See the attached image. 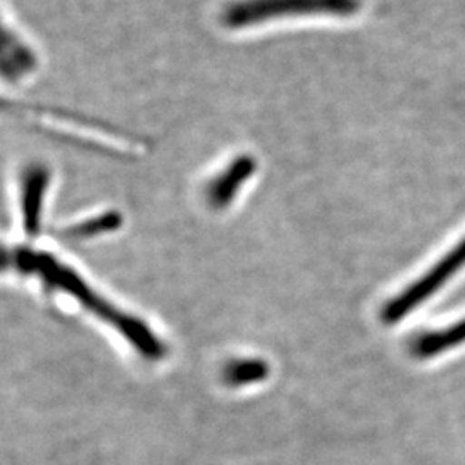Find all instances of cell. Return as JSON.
Wrapping results in <instances>:
<instances>
[{"label": "cell", "mask_w": 465, "mask_h": 465, "mask_svg": "<svg viewBox=\"0 0 465 465\" xmlns=\"http://www.w3.org/2000/svg\"><path fill=\"white\" fill-rule=\"evenodd\" d=\"M362 0H234L224 13L228 28H247L288 16H353Z\"/></svg>", "instance_id": "obj_1"}, {"label": "cell", "mask_w": 465, "mask_h": 465, "mask_svg": "<svg viewBox=\"0 0 465 465\" xmlns=\"http://www.w3.org/2000/svg\"><path fill=\"white\" fill-rule=\"evenodd\" d=\"M465 266V236L450 250L449 253L436 262L419 282L411 284L401 295L391 300L386 309L382 319L390 324L399 322L401 317L409 316L422 302L432 297L450 278L459 272Z\"/></svg>", "instance_id": "obj_2"}, {"label": "cell", "mask_w": 465, "mask_h": 465, "mask_svg": "<svg viewBox=\"0 0 465 465\" xmlns=\"http://www.w3.org/2000/svg\"><path fill=\"white\" fill-rule=\"evenodd\" d=\"M255 171V163L252 157H240L232 161L226 171H223L217 178L213 180V183L207 188V199L214 207H224L228 205L236 192L243 186V183L249 180L250 176Z\"/></svg>", "instance_id": "obj_3"}, {"label": "cell", "mask_w": 465, "mask_h": 465, "mask_svg": "<svg viewBox=\"0 0 465 465\" xmlns=\"http://www.w3.org/2000/svg\"><path fill=\"white\" fill-rule=\"evenodd\" d=\"M23 216L25 226L30 232L38 230L40 223V209H42V197L49 183V173L42 166H34L28 169L25 182H23Z\"/></svg>", "instance_id": "obj_4"}, {"label": "cell", "mask_w": 465, "mask_h": 465, "mask_svg": "<svg viewBox=\"0 0 465 465\" xmlns=\"http://www.w3.org/2000/svg\"><path fill=\"white\" fill-rule=\"evenodd\" d=\"M465 341V321L457 326H451L447 331L434 332L430 336H422L414 341L412 350L419 357H432L453 345H460Z\"/></svg>", "instance_id": "obj_5"}, {"label": "cell", "mask_w": 465, "mask_h": 465, "mask_svg": "<svg viewBox=\"0 0 465 465\" xmlns=\"http://www.w3.org/2000/svg\"><path fill=\"white\" fill-rule=\"evenodd\" d=\"M266 372V367L261 362H245L240 366H232L228 372L230 380L234 384H242V382L255 381L257 378H262Z\"/></svg>", "instance_id": "obj_6"}, {"label": "cell", "mask_w": 465, "mask_h": 465, "mask_svg": "<svg viewBox=\"0 0 465 465\" xmlns=\"http://www.w3.org/2000/svg\"><path fill=\"white\" fill-rule=\"evenodd\" d=\"M116 214H107V216L97 217L94 221H88L84 224H80L76 228H71L67 234H74V236H84V234H92V232H105V230H113L117 226Z\"/></svg>", "instance_id": "obj_7"}]
</instances>
